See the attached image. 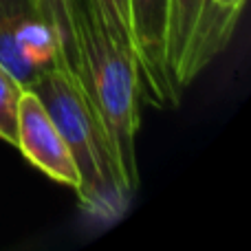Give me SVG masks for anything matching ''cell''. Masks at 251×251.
Returning <instances> with one entry per match:
<instances>
[{
  "label": "cell",
  "mask_w": 251,
  "mask_h": 251,
  "mask_svg": "<svg viewBox=\"0 0 251 251\" xmlns=\"http://www.w3.org/2000/svg\"><path fill=\"white\" fill-rule=\"evenodd\" d=\"M75 18L82 53V95L101 126L122 185L132 199L139 187L137 130L141 86L137 62L108 33L95 0H77Z\"/></svg>",
  "instance_id": "cell-1"
},
{
  "label": "cell",
  "mask_w": 251,
  "mask_h": 251,
  "mask_svg": "<svg viewBox=\"0 0 251 251\" xmlns=\"http://www.w3.org/2000/svg\"><path fill=\"white\" fill-rule=\"evenodd\" d=\"M31 91L40 97L55 122L79 174L75 194L82 205L101 221H117L128 209L130 196L124 190L101 126L91 113L79 86L55 66L40 75Z\"/></svg>",
  "instance_id": "cell-2"
},
{
  "label": "cell",
  "mask_w": 251,
  "mask_h": 251,
  "mask_svg": "<svg viewBox=\"0 0 251 251\" xmlns=\"http://www.w3.org/2000/svg\"><path fill=\"white\" fill-rule=\"evenodd\" d=\"M126 4L141 95L159 108L178 104L181 91L168 66L170 0H126Z\"/></svg>",
  "instance_id": "cell-3"
},
{
  "label": "cell",
  "mask_w": 251,
  "mask_h": 251,
  "mask_svg": "<svg viewBox=\"0 0 251 251\" xmlns=\"http://www.w3.org/2000/svg\"><path fill=\"white\" fill-rule=\"evenodd\" d=\"M0 66L25 88L57 66V49L33 0H0Z\"/></svg>",
  "instance_id": "cell-4"
},
{
  "label": "cell",
  "mask_w": 251,
  "mask_h": 251,
  "mask_svg": "<svg viewBox=\"0 0 251 251\" xmlns=\"http://www.w3.org/2000/svg\"><path fill=\"white\" fill-rule=\"evenodd\" d=\"M16 148L33 168L44 172L49 178L69 185L71 190L79 187V174L64 137L31 88H25L20 97Z\"/></svg>",
  "instance_id": "cell-5"
},
{
  "label": "cell",
  "mask_w": 251,
  "mask_h": 251,
  "mask_svg": "<svg viewBox=\"0 0 251 251\" xmlns=\"http://www.w3.org/2000/svg\"><path fill=\"white\" fill-rule=\"evenodd\" d=\"M33 4L55 40L57 69L64 71L82 91V53L75 18L77 0H33Z\"/></svg>",
  "instance_id": "cell-6"
},
{
  "label": "cell",
  "mask_w": 251,
  "mask_h": 251,
  "mask_svg": "<svg viewBox=\"0 0 251 251\" xmlns=\"http://www.w3.org/2000/svg\"><path fill=\"white\" fill-rule=\"evenodd\" d=\"M209 0H170V25H168V66L172 71L176 69L181 60L185 44L190 40L194 25L199 20L203 7ZM176 84V82H174ZM181 91V88H178Z\"/></svg>",
  "instance_id": "cell-7"
},
{
  "label": "cell",
  "mask_w": 251,
  "mask_h": 251,
  "mask_svg": "<svg viewBox=\"0 0 251 251\" xmlns=\"http://www.w3.org/2000/svg\"><path fill=\"white\" fill-rule=\"evenodd\" d=\"M25 86L0 66V139L16 146L18 139V110H20V97Z\"/></svg>",
  "instance_id": "cell-8"
},
{
  "label": "cell",
  "mask_w": 251,
  "mask_h": 251,
  "mask_svg": "<svg viewBox=\"0 0 251 251\" xmlns=\"http://www.w3.org/2000/svg\"><path fill=\"white\" fill-rule=\"evenodd\" d=\"M95 4L100 9L101 18H104V26L115 38V42L122 44L124 49H128L132 53L130 29H128V4H126V0H95Z\"/></svg>",
  "instance_id": "cell-9"
},
{
  "label": "cell",
  "mask_w": 251,
  "mask_h": 251,
  "mask_svg": "<svg viewBox=\"0 0 251 251\" xmlns=\"http://www.w3.org/2000/svg\"><path fill=\"white\" fill-rule=\"evenodd\" d=\"M212 2L221 4V7H231V9H243L247 0H212Z\"/></svg>",
  "instance_id": "cell-10"
}]
</instances>
